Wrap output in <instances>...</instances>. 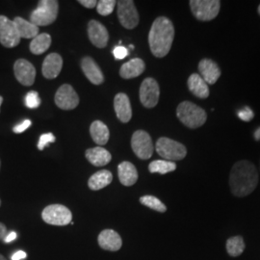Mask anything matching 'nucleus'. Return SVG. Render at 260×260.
Wrapping results in <instances>:
<instances>
[{
    "label": "nucleus",
    "mask_w": 260,
    "mask_h": 260,
    "mask_svg": "<svg viewBox=\"0 0 260 260\" xmlns=\"http://www.w3.org/2000/svg\"><path fill=\"white\" fill-rule=\"evenodd\" d=\"M258 183V173L248 160H241L233 165L230 175V187L235 197L242 198L252 193Z\"/></svg>",
    "instance_id": "nucleus-1"
},
{
    "label": "nucleus",
    "mask_w": 260,
    "mask_h": 260,
    "mask_svg": "<svg viewBox=\"0 0 260 260\" xmlns=\"http://www.w3.org/2000/svg\"><path fill=\"white\" fill-rule=\"evenodd\" d=\"M175 38V27L173 22L165 17H159L151 25L149 33L150 51L157 58L167 55Z\"/></svg>",
    "instance_id": "nucleus-2"
},
{
    "label": "nucleus",
    "mask_w": 260,
    "mask_h": 260,
    "mask_svg": "<svg viewBox=\"0 0 260 260\" xmlns=\"http://www.w3.org/2000/svg\"><path fill=\"white\" fill-rule=\"evenodd\" d=\"M177 116L179 121L191 129L201 127L207 120L206 112L190 102H183L177 106Z\"/></svg>",
    "instance_id": "nucleus-3"
},
{
    "label": "nucleus",
    "mask_w": 260,
    "mask_h": 260,
    "mask_svg": "<svg viewBox=\"0 0 260 260\" xmlns=\"http://www.w3.org/2000/svg\"><path fill=\"white\" fill-rule=\"evenodd\" d=\"M59 3L56 0H41L30 15V21L38 27L47 26L57 19Z\"/></svg>",
    "instance_id": "nucleus-4"
},
{
    "label": "nucleus",
    "mask_w": 260,
    "mask_h": 260,
    "mask_svg": "<svg viewBox=\"0 0 260 260\" xmlns=\"http://www.w3.org/2000/svg\"><path fill=\"white\" fill-rule=\"evenodd\" d=\"M155 149L161 157L172 162L182 160L187 154V149L184 145L167 137L159 138L156 142Z\"/></svg>",
    "instance_id": "nucleus-5"
},
{
    "label": "nucleus",
    "mask_w": 260,
    "mask_h": 260,
    "mask_svg": "<svg viewBox=\"0 0 260 260\" xmlns=\"http://www.w3.org/2000/svg\"><path fill=\"white\" fill-rule=\"evenodd\" d=\"M189 4L194 17L201 21H210L215 19L221 8L219 0H191Z\"/></svg>",
    "instance_id": "nucleus-6"
},
{
    "label": "nucleus",
    "mask_w": 260,
    "mask_h": 260,
    "mask_svg": "<svg viewBox=\"0 0 260 260\" xmlns=\"http://www.w3.org/2000/svg\"><path fill=\"white\" fill-rule=\"evenodd\" d=\"M42 218L51 225H67L72 223L73 214L65 205H50L43 210Z\"/></svg>",
    "instance_id": "nucleus-7"
},
{
    "label": "nucleus",
    "mask_w": 260,
    "mask_h": 260,
    "mask_svg": "<svg viewBox=\"0 0 260 260\" xmlns=\"http://www.w3.org/2000/svg\"><path fill=\"white\" fill-rule=\"evenodd\" d=\"M131 147L137 157L147 160L152 156L154 147L149 133L145 130H137L131 138Z\"/></svg>",
    "instance_id": "nucleus-8"
},
{
    "label": "nucleus",
    "mask_w": 260,
    "mask_h": 260,
    "mask_svg": "<svg viewBox=\"0 0 260 260\" xmlns=\"http://www.w3.org/2000/svg\"><path fill=\"white\" fill-rule=\"evenodd\" d=\"M118 18L121 25L126 29H133L139 24V14L132 0H121L117 2Z\"/></svg>",
    "instance_id": "nucleus-9"
},
{
    "label": "nucleus",
    "mask_w": 260,
    "mask_h": 260,
    "mask_svg": "<svg viewBox=\"0 0 260 260\" xmlns=\"http://www.w3.org/2000/svg\"><path fill=\"white\" fill-rule=\"evenodd\" d=\"M160 96V89L157 81L153 78H146L140 87V102L147 107L153 108L157 105Z\"/></svg>",
    "instance_id": "nucleus-10"
},
{
    "label": "nucleus",
    "mask_w": 260,
    "mask_h": 260,
    "mask_svg": "<svg viewBox=\"0 0 260 260\" xmlns=\"http://www.w3.org/2000/svg\"><path fill=\"white\" fill-rule=\"evenodd\" d=\"M20 37L14 20L5 16H0V44L3 47L12 48L19 46Z\"/></svg>",
    "instance_id": "nucleus-11"
},
{
    "label": "nucleus",
    "mask_w": 260,
    "mask_h": 260,
    "mask_svg": "<svg viewBox=\"0 0 260 260\" xmlns=\"http://www.w3.org/2000/svg\"><path fill=\"white\" fill-rule=\"evenodd\" d=\"M55 103L60 109L73 110L79 104V96L71 85L64 84L56 92Z\"/></svg>",
    "instance_id": "nucleus-12"
},
{
    "label": "nucleus",
    "mask_w": 260,
    "mask_h": 260,
    "mask_svg": "<svg viewBox=\"0 0 260 260\" xmlns=\"http://www.w3.org/2000/svg\"><path fill=\"white\" fill-rule=\"evenodd\" d=\"M15 76L19 83L32 86L36 77V69L25 59H19L14 65Z\"/></svg>",
    "instance_id": "nucleus-13"
},
{
    "label": "nucleus",
    "mask_w": 260,
    "mask_h": 260,
    "mask_svg": "<svg viewBox=\"0 0 260 260\" xmlns=\"http://www.w3.org/2000/svg\"><path fill=\"white\" fill-rule=\"evenodd\" d=\"M88 36L94 47L104 48L107 46L109 34L106 27L98 20H91L88 24Z\"/></svg>",
    "instance_id": "nucleus-14"
},
{
    "label": "nucleus",
    "mask_w": 260,
    "mask_h": 260,
    "mask_svg": "<svg viewBox=\"0 0 260 260\" xmlns=\"http://www.w3.org/2000/svg\"><path fill=\"white\" fill-rule=\"evenodd\" d=\"M199 72L200 75L208 85H214L216 83L222 74L219 66L213 60L207 58L203 59L199 63Z\"/></svg>",
    "instance_id": "nucleus-15"
},
{
    "label": "nucleus",
    "mask_w": 260,
    "mask_h": 260,
    "mask_svg": "<svg viewBox=\"0 0 260 260\" xmlns=\"http://www.w3.org/2000/svg\"><path fill=\"white\" fill-rule=\"evenodd\" d=\"M98 241L100 247L105 251H119L122 246V240L120 234L113 230L103 231L99 235Z\"/></svg>",
    "instance_id": "nucleus-16"
},
{
    "label": "nucleus",
    "mask_w": 260,
    "mask_h": 260,
    "mask_svg": "<svg viewBox=\"0 0 260 260\" xmlns=\"http://www.w3.org/2000/svg\"><path fill=\"white\" fill-rule=\"evenodd\" d=\"M63 68V59L58 53H50L43 63L42 73L47 79H54L60 75Z\"/></svg>",
    "instance_id": "nucleus-17"
},
{
    "label": "nucleus",
    "mask_w": 260,
    "mask_h": 260,
    "mask_svg": "<svg viewBox=\"0 0 260 260\" xmlns=\"http://www.w3.org/2000/svg\"><path fill=\"white\" fill-rule=\"evenodd\" d=\"M114 108L121 122H128L132 118V108L129 99L125 93H118L114 100Z\"/></svg>",
    "instance_id": "nucleus-18"
},
{
    "label": "nucleus",
    "mask_w": 260,
    "mask_h": 260,
    "mask_svg": "<svg viewBox=\"0 0 260 260\" xmlns=\"http://www.w3.org/2000/svg\"><path fill=\"white\" fill-rule=\"evenodd\" d=\"M81 69L84 75L94 85H101L104 81L103 72L93 58L85 57L81 62Z\"/></svg>",
    "instance_id": "nucleus-19"
},
{
    "label": "nucleus",
    "mask_w": 260,
    "mask_h": 260,
    "mask_svg": "<svg viewBox=\"0 0 260 260\" xmlns=\"http://www.w3.org/2000/svg\"><path fill=\"white\" fill-rule=\"evenodd\" d=\"M188 88L189 91L193 93L195 96L205 100L209 95V88L208 84L205 82L204 78L199 74H193L188 78Z\"/></svg>",
    "instance_id": "nucleus-20"
},
{
    "label": "nucleus",
    "mask_w": 260,
    "mask_h": 260,
    "mask_svg": "<svg viewBox=\"0 0 260 260\" xmlns=\"http://www.w3.org/2000/svg\"><path fill=\"white\" fill-rule=\"evenodd\" d=\"M145 62L140 58H134L121 66L120 75L123 79L135 78L142 75L145 72Z\"/></svg>",
    "instance_id": "nucleus-21"
},
{
    "label": "nucleus",
    "mask_w": 260,
    "mask_h": 260,
    "mask_svg": "<svg viewBox=\"0 0 260 260\" xmlns=\"http://www.w3.org/2000/svg\"><path fill=\"white\" fill-rule=\"evenodd\" d=\"M118 175L122 185H134L138 180L137 169L128 161H124L118 166Z\"/></svg>",
    "instance_id": "nucleus-22"
},
{
    "label": "nucleus",
    "mask_w": 260,
    "mask_h": 260,
    "mask_svg": "<svg viewBox=\"0 0 260 260\" xmlns=\"http://www.w3.org/2000/svg\"><path fill=\"white\" fill-rule=\"evenodd\" d=\"M85 155L87 160L95 167L105 166L112 159L111 153L107 149H103L102 147H95L93 149H87Z\"/></svg>",
    "instance_id": "nucleus-23"
},
{
    "label": "nucleus",
    "mask_w": 260,
    "mask_h": 260,
    "mask_svg": "<svg viewBox=\"0 0 260 260\" xmlns=\"http://www.w3.org/2000/svg\"><path fill=\"white\" fill-rule=\"evenodd\" d=\"M90 133L93 142L100 146L106 145L110 137V132L107 125L101 121H93L90 127Z\"/></svg>",
    "instance_id": "nucleus-24"
},
{
    "label": "nucleus",
    "mask_w": 260,
    "mask_h": 260,
    "mask_svg": "<svg viewBox=\"0 0 260 260\" xmlns=\"http://www.w3.org/2000/svg\"><path fill=\"white\" fill-rule=\"evenodd\" d=\"M113 180L111 173L107 170H102L94 173L92 177L89 178L88 186L93 191L102 190L104 187L109 185Z\"/></svg>",
    "instance_id": "nucleus-25"
},
{
    "label": "nucleus",
    "mask_w": 260,
    "mask_h": 260,
    "mask_svg": "<svg viewBox=\"0 0 260 260\" xmlns=\"http://www.w3.org/2000/svg\"><path fill=\"white\" fill-rule=\"evenodd\" d=\"M14 23L17 27L20 39H34L39 35V27L31 21L17 17L14 19Z\"/></svg>",
    "instance_id": "nucleus-26"
},
{
    "label": "nucleus",
    "mask_w": 260,
    "mask_h": 260,
    "mask_svg": "<svg viewBox=\"0 0 260 260\" xmlns=\"http://www.w3.org/2000/svg\"><path fill=\"white\" fill-rule=\"evenodd\" d=\"M51 46V37L47 33H42L32 40L30 43V51L35 54L40 55L46 52Z\"/></svg>",
    "instance_id": "nucleus-27"
},
{
    "label": "nucleus",
    "mask_w": 260,
    "mask_h": 260,
    "mask_svg": "<svg viewBox=\"0 0 260 260\" xmlns=\"http://www.w3.org/2000/svg\"><path fill=\"white\" fill-rule=\"evenodd\" d=\"M177 170V165L175 162L167 160H155L149 165V171L151 174L165 175L168 173L174 172Z\"/></svg>",
    "instance_id": "nucleus-28"
},
{
    "label": "nucleus",
    "mask_w": 260,
    "mask_h": 260,
    "mask_svg": "<svg viewBox=\"0 0 260 260\" xmlns=\"http://www.w3.org/2000/svg\"><path fill=\"white\" fill-rule=\"evenodd\" d=\"M245 250V243L241 236H234L226 241V251L232 256H239Z\"/></svg>",
    "instance_id": "nucleus-29"
},
{
    "label": "nucleus",
    "mask_w": 260,
    "mask_h": 260,
    "mask_svg": "<svg viewBox=\"0 0 260 260\" xmlns=\"http://www.w3.org/2000/svg\"><path fill=\"white\" fill-rule=\"evenodd\" d=\"M140 203L152 210L160 212V213H164L167 210L166 205H164L159 199L154 196H143L140 198Z\"/></svg>",
    "instance_id": "nucleus-30"
},
{
    "label": "nucleus",
    "mask_w": 260,
    "mask_h": 260,
    "mask_svg": "<svg viewBox=\"0 0 260 260\" xmlns=\"http://www.w3.org/2000/svg\"><path fill=\"white\" fill-rule=\"evenodd\" d=\"M116 5L117 1L115 0H101L98 2L96 11L102 16H108L113 13Z\"/></svg>",
    "instance_id": "nucleus-31"
},
{
    "label": "nucleus",
    "mask_w": 260,
    "mask_h": 260,
    "mask_svg": "<svg viewBox=\"0 0 260 260\" xmlns=\"http://www.w3.org/2000/svg\"><path fill=\"white\" fill-rule=\"evenodd\" d=\"M41 104V99L39 96V93L35 91H30L25 96V105L30 109L38 108Z\"/></svg>",
    "instance_id": "nucleus-32"
},
{
    "label": "nucleus",
    "mask_w": 260,
    "mask_h": 260,
    "mask_svg": "<svg viewBox=\"0 0 260 260\" xmlns=\"http://www.w3.org/2000/svg\"><path fill=\"white\" fill-rule=\"evenodd\" d=\"M55 140V136L52 133H46V134L41 135L39 143H38V149L40 150H44L47 145H49L50 143H54Z\"/></svg>",
    "instance_id": "nucleus-33"
},
{
    "label": "nucleus",
    "mask_w": 260,
    "mask_h": 260,
    "mask_svg": "<svg viewBox=\"0 0 260 260\" xmlns=\"http://www.w3.org/2000/svg\"><path fill=\"white\" fill-rule=\"evenodd\" d=\"M237 116L238 118L243 121H250L253 119L254 117V113L251 110L250 107L245 106L244 108H242L240 110L237 111Z\"/></svg>",
    "instance_id": "nucleus-34"
},
{
    "label": "nucleus",
    "mask_w": 260,
    "mask_h": 260,
    "mask_svg": "<svg viewBox=\"0 0 260 260\" xmlns=\"http://www.w3.org/2000/svg\"><path fill=\"white\" fill-rule=\"evenodd\" d=\"M113 54H114V57L117 60H122V59H124L126 56L128 55V50H127L126 47H122V46H118V47L114 48Z\"/></svg>",
    "instance_id": "nucleus-35"
},
{
    "label": "nucleus",
    "mask_w": 260,
    "mask_h": 260,
    "mask_svg": "<svg viewBox=\"0 0 260 260\" xmlns=\"http://www.w3.org/2000/svg\"><path fill=\"white\" fill-rule=\"evenodd\" d=\"M31 124H32V122H31L30 120H24L21 123L16 125V126L14 127L13 131H14L15 133H22V132H24L25 130L28 129V128L31 126Z\"/></svg>",
    "instance_id": "nucleus-36"
},
{
    "label": "nucleus",
    "mask_w": 260,
    "mask_h": 260,
    "mask_svg": "<svg viewBox=\"0 0 260 260\" xmlns=\"http://www.w3.org/2000/svg\"><path fill=\"white\" fill-rule=\"evenodd\" d=\"M82 6L88 8V9H92L94 8L98 5V2L95 0H79L78 1Z\"/></svg>",
    "instance_id": "nucleus-37"
},
{
    "label": "nucleus",
    "mask_w": 260,
    "mask_h": 260,
    "mask_svg": "<svg viewBox=\"0 0 260 260\" xmlns=\"http://www.w3.org/2000/svg\"><path fill=\"white\" fill-rule=\"evenodd\" d=\"M27 257V253L25 252V251H18L17 252H15L13 255H12V257H11V259L12 260H22L24 259V258H26Z\"/></svg>",
    "instance_id": "nucleus-38"
},
{
    "label": "nucleus",
    "mask_w": 260,
    "mask_h": 260,
    "mask_svg": "<svg viewBox=\"0 0 260 260\" xmlns=\"http://www.w3.org/2000/svg\"><path fill=\"white\" fill-rule=\"evenodd\" d=\"M17 237H18V234L17 233H15V232H12V233H8L7 235H6V237L4 238V243H11V242L14 241V240H16L17 239Z\"/></svg>",
    "instance_id": "nucleus-39"
},
{
    "label": "nucleus",
    "mask_w": 260,
    "mask_h": 260,
    "mask_svg": "<svg viewBox=\"0 0 260 260\" xmlns=\"http://www.w3.org/2000/svg\"><path fill=\"white\" fill-rule=\"evenodd\" d=\"M7 235V228L4 223H0V241H3Z\"/></svg>",
    "instance_id": "nucleus-40"
},
{
    "label": "nucleus",
    "mask_w": 260,
    "mask_h": 260,
    "mask_svg": "<svg viewBox=\"0 0 260 260\" xmlns=\"http://www.w3.org/2000/svg\"><path fill=\"white\" fill-rule=\"evenodd\" d=\"M253 137L256 141H260V127H258L257 129L254 131V134H253Z\"/></svg>",
    "instance_id": "nucleus-41"
},
{
    "label": "nucleus",
    "mask_w": 260,
    "mask_h": 260,
    "mask_svg": "<svg viewBox=\"0 0 260 260\" xmlns=\"http://www.w3.org/2000/svg\"><path fill=\"white\" fill-rule=\"evenodd\" d=\"M3 103V98L0 95V107H1V104Z\"/></svg>",
    "instance_id": "nucleus-42"
},
{
    "label": "nucleus",
    "mask_w": 260,
    "mask_h": 260,
    "mask_svg": "<svg viewBox=\"0 0 260 260\" xmlns=\"http://www.w3.org/2000/svg\"><path fill=\"white\" fill-rule=\"evenodd\" d=\"M0 260H7V259H6V258H5V257H4V256H3V255H2V254H0Z\"/></svg>",
    "instance_id": "nucleus-43"
},
{
    "label": "nucleus",
    "mask_w": 260,
    "mask_h": 260,
    "mask_svg": "<svg viewBox=\"0 0 260 260\" xmlns=\"http://www.w3.org/2000/svg\"><path fill=\"white\" fill-rule=\"evenodd\" d=\"M257 12H258V14H259V16H260V4H259V6H258V9H257Z\"/></svg>",
    "instance_id": "nucleus-44"
},
{
    "label": "nucleus",
    "mask_w": 260,
    "mask_h": 260,
    "mask_svg": "<svg viewBox=\"0 0 260 260\" xmlns=\"http://www.w3.org/2000/svg\"><path fill=\"white\" fill-rule=\"evenodd\" d=\"M129 47H130V48H131V49H133V48H134V47H133V46H132V45H131V46H129Z\"/></svg>",
    "instance_id": "nucleus-45"
},
{
    "label": "nucleus",
    "mask_w": 260,
    "mask_h": 260,
    "mask_svg": "<svg viewBox=\"0 0 260 260\" xmlns=\"http://www.w3.org/2000/svg\"><path fill=\"white\" fill-rule=\"evenodd\" d=\"M0 167H1V161H0Z\"/></svg>",
    "instance_id": "nucleus-46"
},
{
    "label": "nucleus",
    "mask_w": 260,
    "mask_h": 260,
    "mask_svg": "<svg viewBox=\"0 0 260 260\" xmlns=\"http://www.w3.org/2000/svg\"><path fill=\"white\" fill-rule=\"evenodd\" d=\"M0 205H1V201H0Z\"/></svg>",
    "instance_id": "nucleus-47"
}]
</instances>
